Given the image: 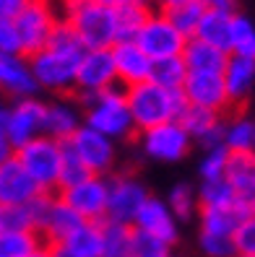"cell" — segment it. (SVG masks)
<instances>
[{
  "label": "cell",
  "mask_w": 255,
  "mask_h": 257,
  "mask_svg": "<svg viewBox=\"0 0 255 257\" xmlns=\"http://www.w3.org/2000/svg\"><path fill=\"white\" fill-rule=\"evenodd\" d=\"M203 11H206V8L201 6V0H188V3L172 6V8L161 11V13L167 16V21H169L185 39H193V34H196V29H198V24H201Z\"/></svg>",
  "instance_id": "cell-30"
},
{
  "label": "cell",
  "mask_w": 255,
  "mask_h": 257,
  "mask_svg": "<svg viewBox=\"0 0 255 257\" xmlns=\"http://www.w3.org/2000/svg\"><path fill=\"white\" fill-rule=\"evenodd\" d=\"M130 234L133 226L99 221V257H130Z\"/></svg>",
  "instance_id": "cell-28"
},
{
  "label": "cell",
  "mask_w": 255,
  "mask_h": 257,
  "mask_svg": "<svg viewBox=\"0 0 255 257\" xmlns=\"http://www.w3.org/2000/svg\"><path fill=\"white\" fill-rule=\"evenodd\" d=\"M52 249V257H76L73 252H68L65 247H50Z\"/></svg>",
  "instance_id": "cell-50"
},
{
  "label": "cell",
  "mask_w": 255,
  "mask_h": 257,
  "mask_svg": "<svg viewBox=\"0 0 255 257\" xmlns=\"http://www.w3.org/2000/svg\"><path fill=\"white\" fill-rule=\"evenodd\" d=\"M11 231H37L32 203L0 205V234H11Z\"/></svg>",
  "instance_id": "cell-33"
},
{
  "label": "cell",
  "mask_w": 255,
  "mask_h": 257,
  "mask_svg": "<svg viewBox=\"0 0 255 257\" xmlns=\"http://www.w3.org/2000/svg\"><path fill=\"white\" fill-rule=\"evenodd\" d=\"M0 52L3 55H21L16 26H13V21H8V19H0Z\"/></svg>",
  "instance_id": "cell-42"
},
{
  "label": "cell",
  "mask_w": 255,
  "mask_h": 257,
  "mask_svg": "<svg viewBox=\"0 0 255 257\" xmlns=\"http://www.w3.org/2000/svg\"><path fill=\"white\" fill-rule=\"evenodd\" d=\"M206 11H224V13H237V0H201Z\"/></svg>",
  "instance_id": "cell-44"
},
{
  "label": "cell",
  "mask_w": 255,
  "mask_h": 257,
  "mask_svg": "<svg viewBox=\"0 0 255 257\" xmlns=\"http://www.w3.org/2000/svg\"><path fill=\"white\" fill-rule=\"evenodd\" d=\"M29 257H52V249L47 247V244H39L32 254H29Z\"/></svg>",
  "instance_id": "cell-49"
},
{
  "label": "cell",
  "mask_w": 255,
  "mask_h": 257,
  "mask_svg": "<svg viewBox=\"0 0 255 257\" xmlns=\"http://www.w3.org/2000/svg\"><path fill=\"white\" fill-rule=\"evenodd\" d=\"M0 55H3V52H0Z\"/></svg>",
  "instance_id": "cell-53"
},
{
  "label": "cell",
  "mask_w": 255,
  "mask_h": 257,
  "mask_svg": "<svg viewBox=\"0 0 255 257\" xmlns=\"http://www.w3.org/2000/svg\"><path fill=\"white\" fill-rule=\"evenodd\" d=\"M190 135L180 127V122H164L156 127H148L141 133V148L148 159L154 161H164V164H172V161H183L190 154Z\"/></svg>",
  "instance_id": "cell-13"
},
{
  "label": "cell",
  "mask_w": 255,
  "mask_h": 257,
  "mask_svg": "<svg viewBox=\"0 0 255 257\" xmlns=\"http://www.w3.org/2000/svg\"><path fill=\"white\" fill-rule=\"evenodd\" d=\"M167 208L172 210V216L180 221H188L193 213L198 210V195L193 192V187L188 182H180L169 190V198H167Z\"/></svg>",
  "instance_id": "cell-36"
},
{
  "label": "cell",
  "mask_w": 255,
  "mask_h": 257,
  "mask_svg": "<svg viewBox=\"0 0 255 257\" xmlns=\"http://www.w3.org/2000/svg\"><path fill=\"white\" fill-rule=\"evenodd\" d=\"M180 3H188V0H154V8L156 11H167V8L180 6Z\"/></svg>",
  "instance_id": "cell-48"
},
{
  "label": "cell",
  "mask_w": 255,
  "mask_h": 257,
  "mask_svg": "<svg viewBox=\"0 0 255 257\" xmlns=\"http://www.w3.org/2000/svg\"><path fill=\"white\" fill-rule=\"evenodd\" d=\"M183 63L188 68V73H221L224 65H227V52L216 50L211 44H206L201 39H188L183 47Z\"/></svg>",
  "instance_id": "cell-24"
},
{
  "label": "cell",
  "mask_w": 255,
  "mask_h": 257,
  "mask_svg": "<svg viewBox=\"0 0 255 257\" xmlns=\"http://www.w3.org/2000/svg\"><path fill=\"white\" fill-rule=\"evenodd\" d=\"M39 244H42V239L37 231L0 234V257H29Z\"/></svg>",
  "instance_id": "cell-35"
},
{
  "label": "cell",
  "mask_w": 255,
  "mask_h": 257,
  "mask_svg": "<svg viewBox=\"0 0 255 257\" xmlns=\"http://www.w3.org/2000/svg\"><path fill=\"white\" fill-rule=\"evenodd\" d=\"M44 112H47V101H42L37 96L11 101L3 133H6L8 143L13 146V151L44 135Z\"/></svg>",
  "instance_id": "cell-10"
},
{
  "label": "cell",
  "mask_w": 255,
  "mask_h": 257,
  "mask_svg": "<svg viewBox=\"0 0 255 257\" xmlns=\"http://www.w3.org/2000/svg\"><path fill=\"white\" fill-rule=\"evenodd\" d=\"M224 148L229 154L255 156V119L247 114H232L224 119Z\"/></svg>",
  "instance_id": "cell-26"
},
{
  "label": "cell",
  "mask_w": 255,
  "mask_h": 257,
  "mask_svg": "<svg viewBox=\"0 0 255 257\" xmlns=\"http://www.w3.org/2000/svg\"><path fill=\"white\" fill-rule=\"evenodd\" d=\"M234 247L237 254H255V210L239 221L234 231Z\"/></svg>",
  "instance_id": "cell-41"
},
{
  "label": "cell",
  "mask_w": 255,
  "mask_h": 257,
  "mask_svg": "<svg viewBox=\"0 0 255 257\" xmlns=\"http://www.w3.org/2000/svg\"><path fill=\"white\" fill-rule=\"evenodd\" d=\"M180 94H183V101L190 104V107H201L221 117H227V112H232L221 73H188Z\"/></svg>",
  "instance_id": "cell-14"
},
{
  "label": "cell",
  "mask_w": 255,
  "mask_h": 257,
  "mask_svg": "<svg viewBox=\"0 0 255 257\" xmlns=\"http://www.w3.org/2000/svg\"><path fill=\"white\" fill-rule=\"evenodd\" d=\"M65 143H68V148L78 156V161H81L92 174L104 177V174H110V172H112L115 159H117L115 141L104 138V135H99L97 130L81 125V127L73 133Z\"/></svg>",
  "instance_id": "cell-12"
},
{
  "label": "cell",
  "mask_w": 255,
  "mask_h": 257,
  "mask_svg": "<svg viewBox=\"0 0 255 257\" xmlns=\"http://www.w3.org/2000/svg\"><path fill=\"white\" fill-rule=\"evenodd\" d=\"M112 65H115V78L120 88H130L148 81L151 75V60L138 47L136 42H115L112 47Z\"/></svg>",
  "instance_id": "cell-17"
},
{
  "label": "cell",
  "mask_w": 255,
  "mask_h": 257,
  "mask_svg": "<svg viewBox=\"0 0 255 257\" xmlns=\"http://www.w3.org/2000/svg\"><path fill=\"white\" fill-rule=\"evenodd\" d=\"M83 125L81 104L73 96H57L55 101H47V112H44V135L65 143L73 133Z\"/></svg>",
  "instance_id": "cell-21"
},
{
  "label": "cell",
  "mask_w": 255,
  "mask_h": 257,
  "mask_svg": "<svg viewBox=\"0 0 255 257\" xmlns=\"http://www.w3.org/2000/svg\"><path fill=\"white\" fill-rule=\"evenodd\" d=\"M60 24V6L57 0H26L21 13L13 19L19 37V47L24 57H32L47 47V42Z\"/></svg>",
  "instance_id": "cell-5"
},
{
  "label": "cell",
  "mask_w": 255,
  "mask_h": 257,
  "mask_svg": "<svg viewBox=\"0 0 255 257\" xmlns=\"http://www.w3.org/2000/svg\"><path fill=\"white\" fill-rule=\"evenodd\" d=\"M39 195L42 190L24 172V166L16 161V156L0 164V205H26Z\"/></svg>",
  "instance_id": "cell-20"
},
{
  "label": "cell",
  "mask_w": 255,
  "mask_h": 257,
  "mask_svg": "<svg viewBox=\"0 0 255 257\" xmlns=\"http://www.w3.org/2000/svg\"><path fill=\"white\" fill-rule=\"evenodd\" d=\"M125 107L130 112L133 125H136V133H143L148 127L175 122L185 101L180 91H167L151 81H143L138 86L125 88Z\"/></svg>",
  "instance_id": "cell-3"
},
{
  "label": "cell",
  "mask_w": 255,
  "mask_h": 257,
  "mask_svg": "<svg viewBox=\"0 0 255 257\" xmlns=\"http://www.w3.org/2000/svg\"><path fill=\"white\" fill-rule=\"evenodd\" d=\"M164 257H180V254H175V252H167V254H164Z\"/></svg>",
  "instance_id": "cell-51"
},
{
  "label": "cell",
  "mask_w": 255,
  "mask_h": 257,
  "mask_svg": "<svg viewBox=\"0 0 255 257\" xmlns=\"http://www.w3.org/2000/svg\"><path fill=\"white\" fill-rule=\"evenodd\" d=\"M148 8L143 6H136V3H130V6H123V8H117L115 11V26H117V42H133L138 34V29L143 26L146 16H148Z\"/></svg>",
  "instance_id": "cell-34"
},
{
  "label": "cell",
  "mask_w": 255,
  "mask_h": 257,
  "mask_svg": "<svg viewBox=\"0 0 255 257\" xmlns=\"http://www.w3.org/2000/svg\"><path fill=\"white\" fill-rule=\"evenodd\" d=\"M185 78H188V68L183 63V57H164V60H154L151 63L148 81L167 88V91H180Z\"/></svg>",
  "instance_id": "cell-29"
},
{
  "label": "cell",
  "mask_w": 255,
  "mask_h": 257,
  "mask_svg": "<svg viewBox=\"0 0 255 257\" xmlns=\"http://www.w3.org/2000/svg\"><path fill=\"white\" fill-rule=\"evenodd\" d=\"M76 101L81 104L83 125L97 130L104 138L123 141L136 133V125H133L130 112L125 107V88L112 86L97 96H86V99H76Z\"/></svg>",
  "instance_id": "cell-4"
},
{
  "label": "cell",
  "mask_w": 255,
  "mask_h": 257,
  "mask_svg": "<svg viewBox=\"0 0 255 257\" xmlns=\"http://www.w3.org/2000/svg\"><path fill=\"white\" fill-rule=\"evenodd\" d=\"M81 223H83V218L76 213V210H70V208L52 192L50 200H47V208H44V213H42V218H39L37 234H39V239H42V244L57 247V244H63V241H65L73 231H76Z\"/></svg>",
  "instance_id": "cell-16"
},
{
  "label": "cell",
  "mask_w": 255,
  "mask_h": 257,
  "mask_svg": "<svg viewBox=\"0 0 255 257\" xmlns=\"http://www.w3.org/2000/svg\"><path fill=\"white\" fill-rule=\"evenodd\" d=\"M8 109H11V101L0 94V127L6 125V119H8Z\"/></svg>",
  "instance_id": "cell-46"
},
{
  "label": "cell",
  "mask_w": 255,
  "mask_h": 257,
  "mask_svg": "<svg viewBox=\"0 0 255 257\" xmlns=\"http://www.w3.org/2000/svg\"><path fill=\"white\" fill-rule=\"evenodd\" d=\"M148 198L151 195H148L146 185L138 177H133L128 172L107 177V221L133 226L138 210L143 208Z\"/></svg>",
  "instance_id": "cell-7"
},
{
  "label": "cell",
  "mask_w": 255,
  "mask_h": 257,
  "mask_svg": "<svg viewBox=\"0 0 255 257\" xmlns=\"http://www.w3.org/2000/svg\"><path fill=\"white\" fill-rule=\"evenodd\" d=\"M224 179L234 192V203L247 216L255 210V156L252 154H229Z\"/></svg>",
  "instance_id": "cell-18"
},
{
  "label": "cell",
  "mask_w": 255,
  "mask_h": 257,
  "mask_svg": "<svg viewBox=\"0 0 255 257\" xmlns=\"http://www.w3.org/2000/svg\"><path fill=\"white\" fill-rule=\"evenodd\" d=\"M177 122L190 135V141H196L203 151L224 146V117L216 114V112H208V109L185 104L183 112H180V117H177Z\"/></svg>",
  "instance_id": "cell-15"
},
{
  "label": "cell",
  "mask_w": 255,
  "mask_h": 257,
  "mask_svg": "<svg viewBox=\"0 0 255 257\" xmlns=\"http://www.w3.org/2000/svg\"><path fill=\"white\" fill-rule=\"evenodd\" d=\"M227 159H229V151L224 146L206 151L203 159H201V166H198L203 182H216V179H224V172H227Z\"/></svg>",
  "instance_id": "cell-39"
},
{
  "label": "cell",
  "mask_w": 255,
  "mask_h": 257,
  "mask_svg": "<svg viewBox=\"0 0 255 257\" xmlns=\"http://www.w3.org/2000/svg\"><path fill=\"white\" fill-rule=\"evenodd\" d=\"M97 3H102V6H107V8L117 11V8H123V6H130V3H136V0H97Z\"/></svg>",
  "instance_id": "cell-47"
},
{
  "label": "cell",
  "mask_w": 255,
  "mask_h": 257,
  "mask_svg": "<svg viewBox=\"0 0 255 257\" xmlns=\"http://www.w3.org/2000/svg\"><path fill=\"white\" fill-rule=\"evenodd\" d=\"M133 42H136L138 47L148 55V60L154 63V60H164V57H180L188 39L167 21V16H164L161 11L154 8L146 16L143 26L138 29V34H136Z\"/></svg>",
  "instance_id": "cell-8"
},
{
  "label": "cell",
  "mask_w": 255,
  "mask_h": 257,
  "mask_svg": "<svg viewBox=\"0 0 255 257\" xmlns=\"http://www.w3.org/2000/svg\"><path fill=\"white\" fill-rule=\"evenodd\" d=\"M55 195L89 223H99L107 218V177L92 174L76 185L57 190Z\"/></svg>",
  "instance_id": "cell-9"
},
{
  "label": "cell",
  "mask_w": 255,
  "mask_h": 257,
  "mask_svg": "<svg viewBox=\"0 0 255 257\" xmlns=\"http://www.w3.org/2000/svg\"><path fill=\"white\" fill-rule=\"evenodd\" d=\"M11 156H13V146L8 143V138H6L3 127H0V164H3L6 159H11Z\"/></svg>",
  "instance_id": "cell-45"
},
{
  "label": "cell",
  "mask_w": 255,
  "mask_h": 257,
  "mask_svg": "<svg viewBox=\"0 0 255 257\" xmlns=\"http://www.w3.org/2000/svg\"><path fill=\"white\" fill-rule=\"evenodd\" d=\"M201 216V234H216V236H234L239 221L245 213L237 205H224V208H198Z\"/></svg>",
  "instance_id": "cell-27"
},
{
  "label": "cell",
  "mask_w": 255,
  "mask_h": 257,
  "mask_svg": "<svg viewBox=\"0 0 255 257\" xmlns=\"http://www.w3.org/2000/svg\"><path fill=\"white\" fill-rule=\"evenodd\" d=\"M16 161L24 166V172L32 177V182L42 190V192H57V182H60V159H63V143L39 135V138L24 143L21 148L13 151Z\"/></svg>",
  "instance_id": "cell-6"
},
{
  "label": "cell",
  "mask_w": 255,
  "mask_h": 257,
  "mask_svg": "<svg viewBox=\"0 0 255 257\" xmlns=\"http://www.w3.org/2000/svg\"><path fill=\"white\" fill-rule=\"evenodd\" d=\"M229 55L255 60V24L247 16H242V13H234V16H232Z\"/></svg>",
  "instance_id": "cell-31"
},
{
  "label": "cell",
  "mask_w": 255,
  "mask_h": 257,
  "mask_svg": "<svg viewBox=\"0 0 255 257\" xmlns=\"http://www.w3.org/2000/svg\"><path fill=\"white\" fill-rule=\"evenodd\" d=\"M60 19L81 39L86 50H110L117 42L115 11L97 0H57Z\"/></svg>",
  "instance_id": "cell-2"
},
{
  "label": "cell",
  "mask_w": 255,
  "mask_h": 257,
  "mask_svg": "<svg viewBox=\"0 0 255 257\" xmlns=\"http://www.w3.org/2000/svg\"><path fill=\"white\" fill-rule=\"evenodd\" d=\"M57 247H65L76 257H99V223L83 221L78 229Z\"/></svg>",
  "instance_id": "cell-32"
},
{
  "label": "cell",
  "mask_w": 255,
  "mask_h": 257,
  "mask_svg": "<svg viewBox=\"0 0 255 257\" xmlns=\"http://www.w3.org/2000/svg\"><path fill=\"white\" fill-rule=\"evenodd\" d=\"M86 177H92V172H89L86 166L78 161V156L68 148V143H63V159H60V182H57V190L76 185V182H81V179H86Z\"/></svg>",
  "instance_id": "cell-37"
},
{
  "label": "cell",
  "mask_w": 255,
  "mask_h": 257,
  "mask_svg": "<svg viewBox=\"0 0 255 257\" xmlns=\"http://www.w3.org/2000/svg\"><path fill=\"white\" fill-rule=\"evenodd\" d=\"M167 252H172V247H167L164 241H159L151 234L133 229V234H130V257H164Z\"/></svg>",
  "instance_id": "cell-38"
},
{
  "label": "cell",
  "mask_w": 255,
  "mask_h": 257,
  "mask_svg": "<svg viewBox=\"0 0 255 257\" xmlns=\"http://www.w3.org/2000/svg\"><path fill=\"white\" fill-rule=\"evenodd\" d=\"M198 244L203 249L206 257H234L237 247H234V236H216V234H201Z\"/></svg>",
  "instance_id": "cell-40"
},
{
  "label": "cell",
  "mask_w": 255,
  "mask_h": 257,
  "mask_svg": "<svg viewBox=\"0 0 255 257\" xmlns=\"http://www.w3.org/2000/svg\"><path fill=\"white\" fill-rule=\"evenodd\" d=\"M133 229L156 236V239L164 241L167 247L175 244V241H177V234H180L177 218L172 216V210L167 208V203L159 200V198H148V200L143 203V208L138 210V216H136Z\"/></svg>",
  "instance_id": "cell-22"
},
{
  "label": "cell",
  "mask_w": 255,
  "mask_h": 257,
  "mask_svg": "<svg viewBox=\"0 0 255 257\" xmlns=\"http://www.w3.org/2000/svg\"><path fill=\"white\" fill-rule=\"evenodd\" d=\"M83 52L86 47L81 44V39L60 19L47 47L26 57L37 88H44L55 96H73V91H76V68Z\"/></svg>",
  "instance_id": "cell-1"
},
{
  "label": "cell",
  "mask_w": 255,
  "mask_h": 257,
  "mask_svg": "<svg viewBox=\"0 0 255 257\" xmlns=\"http://www.w3.org/2000/svg\"><path fill=\"white\" fill-rule=\"evenodd\" d=\"M232 16L234 13H224V11H203L201 24L196 29V39L211 44L216 50H224L229 55V32H232Z\"/></svg>",
  "instance_id": "cell-25"
},
{
  "label": "cell",
  "mask_w": 255,
  "mask_h": 257,
  "mask_svg": "<svg viewBox=\"0 0 255 257\" xmlns=\"http://www.w3.org/2000/svg\"><path fill=\"white\" fill-rule=\"evenodd\" d=\"M24 6H26V0H0V19L13 21L21 13Z\"/></svg>",
  "instance_id": "cell-43"
},
{
  "label": "cell",
  "mask_w": 255,
  "mask_h": 257,
  "mask_svg": "<svg viewBox=\"0 0 255 257\" xmlns=\"http://www.w3.org/2000/svg\"><path fill=\"white\" fill-rule=\"evenodd\" d=\"M234 257H255V254H234Z\"/></svg>",
  "instance_id": "cell-52"
},
{
  "label": "cell",
  "mask_w": 255,
  "mask_h": 257,
  "mask_svg": "<svg viewBox=\"0 0 255 257\" xmlns=\"http://www.w3.org/2000/svg\"><path fill=\"white\" fill-rule=\"evenodd\" d=\"M37 83L29 60L24 55H0V94L6 99H29L37 96Z\"/></svg>",
  "instance_id": "cell-19"
},
{
  "label": "cell",
  "mask_w": 255,
  "mask_h": 257,
  "mask_svg": "<svg viewBox=\"0 0 255 257\" xmlns=\"http://www.w3.org/2000/svg\"><path fill=\"white\" fill-rule=\"evenodd\" d=\"M221 81H224V88H227L232 109L242 107L252 91V86H255V60L229 55L227 65L221 70Z\"/></svg>",
  "instance_id": "cell-23"
},
{
  "label": "cell",
  "mask_w": 255,
  "mask_h": 257,
  "mask_svg": "<svg viewBox=\"0 0 255 257\" xmlns=\"http://www.w3.org/2000/svg\"><path fill=\"white\" fill-rule=\"evenodd\" d=\"M112 86H117L112 52L110 50H86L76 68V91H73V99L97 96Z\"/></svg>",
  "instance_id": "cell-11"
}]
</instances>
